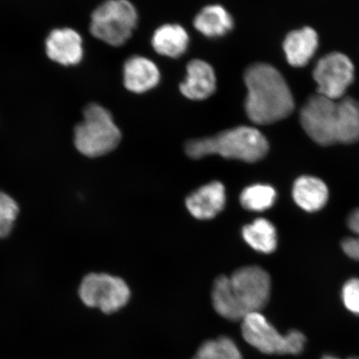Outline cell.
<instances>
[{"label": "cell", "mask_w": 359, "mask_h": 359, "mask_svg": "<svg viewBox=\"0 0 359 359\" xmlns=\"http://www.w3.org/2000/svg\"><path fill=\"white\" fill-rule=\"evenodd\" d=\"M244 240L251 248L264 254L273 252L277 247L275 226L266 219H257L247 224L242 231Z\"/></svg>", "instance_id": "obj_18"}, {"label": "cell", "mask_w": 359, "mask_h": 359, "mask_svg": "<svg viewBox=\"0 0 359 359\" xmlns=\"http://www.w3.org/2000/svg\"><path fill=\"white\" fill-rule=\"evenodd\" d=\"M160 78L158 67L147 57L133 56L125 62L123 82L129 91L136 93L149 91L158 84Z\"/></svg>", "instance_id": "obj_13"}, {"label": "cell", "mask_w": 359, "mask_h": 359, "mask_svg": "<svg viewBox=\"0 0 359 359\" xmlns=\"http://www.w3.org/2000/svg\"><path fill=\"white\" fill-rule=\"evenodd\" d=\"M194 26L205 37L218 38L230 32L234 27V20L222 6H210L196 16Z\"/></svg>", "instance_id": "obj_17"}, {"label": "cell", "mask_w": 359, "mask_h": 359, "mask_svg": "<svg viewBox=\"0 0 359 359\" xmlns=\"http://www.w3.org/2000/svg\"><path fill=\"white\" fill-rule=\"evenodd\" d=\"M276 200V190L271 186L262 184L245 188L241 196L242 206L252 212H264L271 208Z\"/></svg>", "instance_id": "obj_19"}, {"label": "cell", "mask_w": 359, "mask_h": 359, "mask_svg": "<svg viewBox=\"0 0 359 359\" xmlns=\"http://www.w3.org/2000/svg\"><path fill=\"white\" fill-rule=\"evenodd\" d=\"M226 190L221 182H215L199 188L187 199V206L193 217L212 219L226 205Z\"/></svg>", "instance_id": "obj_12"}, {"label": "cell", "mask_w": 359, "mask_h": 359, "mask_svg": "<svg viewBox=\"0 0 359 359\" xmlns=\"http://www.w3.org/2000/svg\"><path fill=\"white\" fill-rule=\"evenodd\" d=\"M247 88L245 110L249 118L259 125L279 122L294 109L288 84L276 67L255 64L245 74Z\"/></svg>", "instance_id": "obj_2"}, {"label": "cell", "mask_w": 359, "mask_h": 359, "mask_svg": "<svg viewBox=\"0 0 359 359\" xmlns=\"http://www.w3.org/2000/svg\"><path fill=\"white\" fill-rule=\"evenodd\" d=\"M185 82L180 85L184 96L191 100L201 101L212 96L217 88L213 67L201 60H192L188 64Z\"/></svg>", "instance_id": "obj_11"}, {"label": "cell", "mask_w": 359, "mask_h": 359, "mask_svg": "<svg viewBox=\"0 0 359 359\" xmlns=\"http://www.w3.org/2000/svg\"><path fill=\"white\" fill-rule=\"evenodd\" d=\"M137 12L128 0H107L93 13L90 31L94 37L118 47L131 37Z\"/></svg>", "instance_id": "obj_5"}, {"label": "cell", "mask_w": 359, "mask_h": 359, "mask_svg": "<svg viewBox=\"0 0 359 359\" xmlns=\"http://www.w3.org/2000/svg\"><path fill=\"white\" fill-rule=\"evenodd\" d=\"M339 100L317 94L309 98L300 114L304 131L318 144L329 146L341 142L342 121Z\"/></svg>", "instance_id": "obj_7"}, {"label": "cell", "mask_w": 359, "mask_h": 359, "mask_svg": "<svg viewBox=\"0 0 359 359\" xmlns=\"http://www.w3.org/2000/svg\"><path fill=\"white\" fill-rule=\"evenodd\" d=\"M271 291V277L264 269L258 266L241 268L230 277L219 276L215 281L213 306L226 320L242 321L249 314L266 306Z\"/></svg>", "instance_id": "obj_1"}, {"label": "cell", "mask_w": 359, "mask_h": 359, "mask_svg": "<svg viewBox=\"0 0 359 359\" xmlns=\"http://www.w3.org/2000/svg\"><path fill=\"white\" fill-rule=\"evenodd\" d=\"M19 212L17 202L6 193L0 191V238L10 235Z\"/></svg>", "instance_id": "obj_21"}, {"label": "cell", "mask_w": 359, "mask_h": 359, "mask_svg": "<svg viewBox=\"0 0 359 359\" xmlns=\"http://www.w3.org/2000/svg\"><path fill=\"white\" fill-rule=\"evenodd\" d=\"M46 51L48 57L58 64L78 65L83 55L82 38L72 29L53 30L47 38Z\"/></svg>", "instance_id": "obj_10"}, {"label": "cell", "mask_w": 359, "mask_h": 359, "mask_svg": "<svg viewBox=\"0 0 359 359\" xmlns=\"http://www.w3.org/2000/svg\"><path fill=\"white\" fill-rule=\"evenodd\" d=\"M241 322L244 339L263 353L296 355L303 351L306 343V338L298 330L280 334L259 312L249 314Z\"/></svg>", "instance_id": "obj_6"}, {"label": "cell", "mask_w": 359, "mask_h": 359, "mask_svg": "<svg viewBox=\"0 0 359 359\" xmlns=\"http://www.w3.org/2000/svg\"><path fill=\"white\" fill-rule=\"evenodd\" d=\"M151 43L158 55L178 57L186 52L189 43V36L181 25H165L156 29Z\"/></svg>", "instance_id": "obj_16"}, {"label": "cell", "mask_w": 359, "mask_h": 359, "mask_svg": "<svg viewBox=\"0 0 359 359\" xmlns=\"http://www.w3.org/2000/svg\"><path fill=\"white\" fill-rule=\"evenodd\" d=\"M318 48V35L309 27L287 35L284 50L291 66L300 67L308 64Z\"/></svg>", "instance_id": "obj_14"}, {"label": "cell", "mask_w": 359, "mask_h": 359, "mask_svg": "<svg viewBox=\"0 0 359 359\" xmlns=\"http://www.w3.org/2000/svg\"><path fill=\"white\" fill-rule=\"evenodd\" d=\"M192 359H243L237 345L230 338L221 337L206 341Z\"/></svg>", "instance_id": "obj_20"}, {"label": "cell", "mask_w": 359, "mask_h": 359, "mask_svg": "<svg viewBox=\"0 0 359 359\" xmlns=\"http://www.w3.org/2000/svg\"><path fill=\"white\" fill-rule=\"evenodd\" d=\"M131 292L118 277L107 273H89L81 283L79 296L88 307L98 308L103 313L119 311L128 304Z\"/></svg>", "instance_id": "obj_8"}, {"label": "cell", "mask_w": 359, "mask_h": 359, "mask_svg": "<svg viewBox=\"0 0 359 359\" xmlns=\"http://www.w3.org/2000/svg\"><path fill=\"white\" fill-rule=\"evenodd\" d=\"M348 226L358 237L345 239L342 242V248L349 258L359 262V208L349 215Z\"/></svg>", "instance_id": "obj_22"}, {"label": "cell", "mask_w": 359, "mask_h": 359, "mask_svg": "<svg viewBox=\"0 0 359 359\" xmlns=\"http://www.w3.org/2000/svg\"><path fill=\"white\" fill-rule=\"evenodd\" d=\"M293 197L300 208L314 212L321 210L329 199V190L320 179L304 176L296 180Z\"/></svg>", "instance_id": "obj_15"}, {"label": "cell", "mask_w": 359, "mask_h": 359, "mask_svg": "<svg viewBox=\"0 0 359 359\" xmlns=\"http://www.w3.org/2000/svg\"><path fill=\"white\" fill-rule=\"evenodd\" d=\"M322 359H340V358H336L334 356L327 355V356H325L324 358H323ZM348 359H359V358H350Z\"/></svg>", "instance_id": "obj_24"}, {"label": "cell", "mask_w": 359, "mask_h": 359, "mask_svg": "<svg viewBox=\"0 0 359 359\" xmlns=\"http://www.w3.org/2000/svg\"><path fill=\"white\" fill-rule=\"evenodd\" d=\"M269 143L258 129L238 127L214 137L197 139L187 143L186 152L191 158H202L209 155H219L224 158L255 163L266 156Z\"/></svg>", "instance_id": "obj_3"}, {"label": "cell", "mask_w": 359, "mask_h": 359, "mask_svg": "<svg viewBox=\"0 0 359 359\" xmlns=\"http://www.w3.org/2000/svg\"><path fill=\"white\" fill-rule=\"evenodd\" d=\"M354 67L341 53H332L322 57L313 71L318 93L330 100H339L353 81Z\"/></svg>", "instance_id": "obj_9"}, {"label": "cell", "mask_w": 359, "mask_h": 359, "mask_svg": "<svg viewBox=\"0 0 359 359\" xmlns=\"http://www.w3.org/2000/svg\"><path fill=\"white\" fill-rule=\"evenodd\" d=\"M74 143L80 154L98 157L118 146L122 134L104 107L91 103L83 111V121L75 128Z\"/></svg>", "instance_id": "obj_4"}, {"label": "cell", "mask_w": 359, "mask_h": 359, "mask_svg": "<svg viewBox=\"0 0 359 359\" xmlns=\"http://www.w3.org/2000/svg\"><path fill=\"white\" fill-rule=\"evenodd\" d=\"M344 306L348 311L359 316V280L352 279L344 285L342 290Z\"/></svg>", "instance_id": "obj_23"}]
</instances>
